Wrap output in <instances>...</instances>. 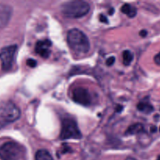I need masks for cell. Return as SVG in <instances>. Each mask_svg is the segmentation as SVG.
Listing matches in <instances>:
<instances>
[{"mask_svg": "<svg viewBox=\"0 0 160 160\" xmlns=\"http://www.w3.org/2000/svg\"><path fill=\"white\" fill-rule=\"evenodd\" d=\"M67 42L75 54L82 56L90 50V42L86 35L77 28L71 29L67 34Z\"/></svg>", "mask_w": 160, "mask_h": 160, "instance_id": "6da1fadb", "label": "cell"}, {"mask_svg": "<svg viewBox=\"0 0 160 160\" xmlns=\"http://www.w3.org/2000/svg\"><path fill=\"white\" fill-rule=\"evenodd\" d=\"M62 14L68 18H81L88 13L90 5L85 1H70L60 6Z\"/></svg>", "mask_w": 160, "mask_h": 160, "instance_id": "7a4b0ae2", "label": "cell"}, {"mask_svg": "<svg viewBox=\"0 0 160 160\" xmlns=\"http://www.w3.org/2000/svg\"><path fill=\"white\" fill-rule=\"evenodd\" d=\"M27 151L19 143L9 141L0 146V158L2 160H26Z\"/></svg>", "mask_w": 160, "mask_h": 160, "instance_id": "3957f363", "label": "cell"}, {"mask_svg": "<svg viewBox=\"0 0 160 160\" xmlns=\"http://www.w3.org/2000/svg\"><path fill=\"white\" fill-rule=\"evenodd\" d=\"M20 116V110L13 102H2L0 104V129L16 121Z\"/></svg>", "mask_w": 160, "mask_h": 160, "instance_id": "277c9868", "label": "cell"}, {"mask_svg": "<svg viewBox=\"0 0 160 160\" xmlns=\"http://www.w3.org/2000/svg\"><path fill=\"white\" fill-rule=\"evenodd\" d=\"M81 137L82 134L75 120L70 118H65L63 120L60 135V139H81Z\"/></svg>", "mask_w": 160, "mask_h": 160, "instance_id": "5b68a950", "label": "cell"}, {"mask_svg": "<svg viewBox=\"0 0 160 160\" xmlns=\"http://www.w3.org/2000/svg\"><path fill=\"white\" fill-rule=\"evenodd\" d=\"M16 51L17 46L16 45L6 46L0 50V61L3 71H9L12 69Z\"/></svg>", "mask_w": 160, "mask_h": 160, "instance_id": "8992f818", "label": "cell"}, {"mask_svg": "<svg viewBox=\"0 0 160 160\" xmlns=\"http://www.w3.org/2000/svg\"><path fill=\"white\" fill-rule=\"evenodd\" d=\"M73 100L84 106H88L92 103V96L88 90L82 87L74 88L72 94Z\"/></svg>", "mask_w": 160, "mask_h": 160, "instance_id": "52a82bcc", "label": "cell"}, {"mask_svg": "<svg viewBox=\"0 0 160 160\" xmlns=\"http://www.w3.org/2000/svg\"><path fill=\"white\" fill-rule=\"evenodd\" d=\"M51 45L52 42L49 40H48V39L42 41H38V42L36 43L35 52L41 57L46 59L49 56V47Z\"/></svg>", "mask_w": 160, "mask_h": 160, "instance_id": "ba28073f", "label": "cell"}, {"mask_svg": "<svg viewBox=\"0 0 160 160\" xmlns=\"http://www.w3.org/2000/svg\"><path fill=\"white\" fill-rule=\"evenodd\" d=\"M12 10L11 8L8 5H0V29L3 28L6 26L8 22L9 21Z\"/></svg>", "mask_w": 160, "mask_h": 160, "instance_id": "9c48e42d", "label": "cell"}, {"mask_svg": "<svg viewBox=\"0 0 160 160\" xmlns=\"http://www.w3.org/2000/svg\"><path fill=\"white\" fill-rule=\"evenodd\" d=\"M121 12L130 18L134 17L137 15V9L130 4H124L122 5Z\"/></svg>", "mask_w": 160, "mask_h": 160, "instance_id": "30bf717a", "label": "cell"}, {"mask_svg": "<svg viewBox=\"0 0 160 160\" xmlns=\"http://www.w3.org/2000/svg\"><path fill=\"white\" fill-rule=\"evenodd\" d=\"M144 130V127L141 123H135V124L130 125V127L126 130L127 135H134V134H140Z\"/></svg>", "mask_w": 160, "mask_h": 160, "instance_id": "8fae6325", "label": "cell"}, {"mask_svg": "<svg viewBox=\"0 0 160 160\" xmlns=\"http://www.w3.org/2000/svg\"><path fill=\"white\" fill-rule=\"evenodd\" d=\"M35 160H53V158L47 150L40 149L36 152Z\"/></svg>", "mask_w": 160, "mask_h": 160, "instance_id": "7c38bea8", "label": "cell"}, {"mask_svg": "<svg viewBox=\"0 0 160 160\" xmlns=\"http://www.w3.org/2000/svg\"><path fill=\"white\" fill-rule=\"evenodd\" d=\"M137 109L144 113H150L153 111V107L151 104L146 102H141L137 104Z\"/></svg>", "mask_w": 160, "mask_h": 160, "instance_id": "4fadbf2b", "label": "cell"}, {"mask_svg": "<svg viewBox=\"0 0 160 160\" xmlns=\"http://www.w3.org/2000/svg\"><path fill=\"white\" fill-rule=\"evenodd\" d=\"M134 60V55L129 50H125L123 53V62L125 66H129Z\"/></svg>", "mask_w": 160, "mask_h": 160, "instance_id": "5bb4252c", "label": "cell"}, {"mask_svg": "<svg viewBox=\"0 0 160 160\" xmlns=\"http://www.w3.org/2000/svg\"><path fill=\"white\" fill-rule=\"evenodd\" d=\"M27 64L28 67H31V68H35L37 66V61L33 60V59H29V60H27Z\"/></svg>", "mask_w": 160, "mask_h": 160, "instance_id": "9a60e30c", "label": "cell"}, {"mask_svg": "<svg viewBox=\"0 0 160 160\" xmlns=\"http://www.w3.org/2000/svg\"><path fill=\"white\" fill-rule=\"evenodd\" d=\"M115 60H116L115 57H109V58H108L107 60H106V65H107L108 67H110V66L113 65V64L115 63Z\"/></svg>", "mask_w": 160, "mask_h": 160, "instance_id": "2e32d148", "label": "cell"}, {"mask_svg": "<svg viewBox=\"0 0 160 160\" xmlns=\"http://www.w3.org/2000/svg\"><path fill=\"white\" fill-rule=\"evenodd\" d=\"M154 61H155V63L157 64V65L160 66V52L155 56V58H154Z\"/></svg>", "mask_w": 160, "mask_h": 160, "instance_id": "e0dca14e", "label": "cell"}, {"mask_svg": "<svg viewBox=\"0 0 160 160\" xmlns=\"http://www.w3.org/2000/svg\"><path fill=\"white\" fill-rule=\"evenodd\" d=\"M99 20H100L102 23H108V20L107 17L106 16H104L103 14H101L99 16Z\"/></svg>", "mask_w": 160, "mask_h": 160, "instance_id": "ac0fdd59", "label": "cell"}, {"mask_svg": "<svg viewBox=\"0 0 160 160\" xmlns=\"http://www.w3.org/2000/svg\"><path fill=\"white\" fill-rule=\"evenodd\" d=\"M139 35H140V36L142 38H144L147 36V35H148V31L146 30H141V31H140V33H139Z\"/></svg>", "mask_w": 160, "mask_h": 160, "instance_id": "d6986e66", "label": "cell"}, {"mask_svg": "<svg viewBox=\"0 0 160 160\" xmlns=\"http://www.w3.org/2000/svg\"><path fill=\"white\" fill-rule=\"evenodd\" d=\"M156 130H157V127H155V126H152V127H151V133H155V132H156Z\"/></svg>", "mask_w": 160, "mask_h": 160, "instance_id": "ffe728a7", "label": "cell"}, {"mask_svg": "<svg viewBox=\"0 0 160 160\" xmlns=\"http://www.w3.org/2000/svg\"><path fill=\"white\" fill-rule=\"evenodd\" d=\"M126 160H136L134 158H132V157H128V158H126Z\"/></svg>", "mask_w": 160, "mask_h": 160, "instance_id": "44dd1931", "label": "cell"}, {"mask_svg": "<svg viewBox=\"0 0 160 160\" xmlns=\"http://www.w3.org/2000/svg\"><path fill=\"white\" fill-rule=\"evenodd\" d=\"M113 11H114V9H110V11H109V15H112V14H113Z\"/></svg>", "mask_w": 160, "mask_h": 160, "instance_id": "7402d4cb", "label": "cell"}, {"mask_svg": "<svg viewBox=\"0 0 160 160\" xmlns=\"http://www.w3.org/2000/svg\"><path fill=\"white\" fill-rule=\"evenodd\" d=\"M157 160H160V155L158 157V158H157Z\"/></svg>", "mask_w": 160, "mask_h": 160, "instance_id": "603a6c76", "label": "cell"}, {"mask_svg": "<svg viewBox=\"0 0 160 160\" xmlns=\"http://www.w3.org/2000/svg\"><path fill=\"white\" fill-rule=\"evenodd\" d=\"M159 130H160V128H159Z\"/></svg>", "mask_w": 160, "mask_h": 160, "instance_id": "cb8c5ba5", "label": "cell"}]
</instances>
